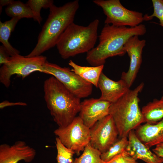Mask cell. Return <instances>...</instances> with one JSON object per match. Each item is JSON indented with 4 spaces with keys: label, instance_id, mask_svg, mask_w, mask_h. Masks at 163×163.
<instances>
[{
    "label": "cell",
    "instance_id": "1",
    "mask_svg": "<svg viewBox=\"0 0 163 163\" xmlns=\"http://www.w3.org/2000/svg\"><path fill=\"white\" fill-rule=\"evenodd\" d=\"M146 32L145 26L142 24L134 27L105 24L99 36V44L87 53L86 60L92 66L104 65L107 58L126 53L124 46L130 38Z\"/></svg>",
    "mask_w": 163,
    "mask_h": 163
},
{
    "label": "cell",
    "instance_id": "2",
    "mask_svg": "<svg viewBox=\"0 0 163 163\" xmlns=\"http://www.w3.org/2000/svg\"><path fill=\"white\" fill-rule=\"evenodd\" d=\"M44 98L47 107L58 127L69 125L79 112L80 98L52 76L43 84Z\"/></svg>",
    "mask_w": 163,
    "mask_h": 163
},
{
    "label": "cell",
    "instance_id": "3",
    "mask_svg": "<svg viewBox=\"0 0 163 163\" xmlns=\"http://www.w3.org/2000/svg\"><path fill=\"white\" fill-rule=\"evenodd\" d=\"M79 7L78 0L59 7L52 5L49 8L48 17L38 35L36 46L25 56L30 57L41 55L56 46L63 33L74 22Z\"/></svg>",
    "mask_w": 163,
    "mask_h": 163
},
{
    "label": "cell",
    "instance_id": "4",
    "mask_svg": "<svg viewBox=\"0 0 163 163\" xmlns=\"http://www.w3.org/2000/svg\"><path fill=\"white\" fill-rule=\"evenodd\" d=\"M144 85L142 82L134 89H129L117 101L110 105L109 114L113 118L120 138L127 137L130 131L135 130L145 123L139 107L138 97Z\"/></svg>",
    "mask_w": 163,
    "mask_h": 163
},
{
    "label": "cell",
    "instance_id": "5",
    "mask_svg": "<svg viewBox=\"0 0 163 163\" xmlns=\"http://www.w3.org/2000/svg\"><path fill=\"white\" fill-rule=\"evenodd\" d=\"M99 21L95 19L88 26L70 24L58 40L56 46L61 57L66 59L87 53L94 47L98 36Z\"/></svg>",
    "mask_w": 163,
    "mask_h": 163
},
{
    "label": "cell",
    "instance_id": "6",
    "mask_svg": "<svg viewBox=\"0 0 163 163\" xmlns=\"http://www.w3.org/2000/svg\"><path fill=\"white\" fill-rule=\"evenodd\" d=\"M47 57L40 55L30 57L20 54L11 57L9 61L0 68V82L6 88L11 85V78L16 75L22 79L33 72H43Z\"/></svg>",
    "mask_w": 163,
    "mask_h": 163
},
{
    "label": "cell",
    "instance_id": "7",
    "mask_svg": "<svg viewBox=\"0 0 163 163\" xmlns=\"http://www.w3.org/2000/svg\"><path fill=\"white\" fill-rule=\"evenodd\" d=\"M93 2L102 8L106 16L105 24L134 27L144 21L142 13L127 9L119 0H94Z\"/></svg>",
    "mask_w": 163,
    "mask_h": 163
},
{
    "label": "cell",
    "instance_id": "8",
    "mask_svg": "<svg viewBox=\"0 0 163 163\" xmlns=\"http://www.w3.org/2000/svg\"><path fill=\"white\" fill-rule=\"evenodd\" d=\"M43 73L55 77L80 99L87 97L92 93L93 85L82 78L68 67H62L47 61L44 66Z\"/></svg>",
    "mask_w": 163,
    "mask_h": 163
},
{
    "label": "cell",
    "instance_id": "9",
    "mask_svg": "<svg viewBox=\"0 0 163 163\" xmlns=\"http://www.w3.org/2000/svg\"><path fill=\"white\" fill-rule=\"evenodd\" d=\"M54 133L64 145L77 155L90 143V129L85 125L79 116L76 117L66 127L58 128Z\"/></svg>",
    "mask_w": 163,
    "mask_h": 163
},
{
    "label": "cell",
    "instance_id": "10",
    "mask_svg": "<svg viewBox=\"0 0 163 163\" xmlns=\"http://www.w3.org/2000/svg\"><path fill=\"white\" fill-rule=\"evenodd\" d=\"M90 144L101 153L106 151L117 140L118 131L112 116L109 114L90 128Z\"/></svg>",
    "mask_w": 163,
    "mask_h": 163
},
{
    "label": "cell",
    "instance_id": "11",
    "mask_svg": "<svg viewBox=\"0 0 163 163\" xmlns=\"http://www.w3.org/2000/svg\"><path fill=\"white\" fill-rule=\"evenodd\" d=\"M138 36L131 37L125 44L123 50L130 58L129 69L123 72L121 79L130 88L133 84L140 68L142 62L143 49L146 44L145 40H140Z\"/></svg>",
    "mask_w": 163,
    "mask_h": 163
},
{
    "label": "cell",
    "instance_id": "12",
    "mask_svg": "<svg viewBox=\"0 0 163 163\" xmlns=\"http://www.w3.org/2000/svg\"><path fill=\"white\" fill-rule=\"evenodd\" d=\"M36 154V150L23 141H17L11 145L2 144L0 145V163H18L21 160L30 163Z\"/></svg>",
    "mask_w": 163,
    "mask_h": 163
},
{
    "label": "cell",
    "instance_id": "13",
    "mask_svg": "<svg viewBox=\"0 0 163 163\" xmlns=\"http://www.w3.org/2000/svg\"><path fill=\"white\" fill-rule=\"evenodd\" d=\"M111 103L99 98H91L81 102L79 116L90 129L97 122L109 114Z\"/></svg>",
    "mask_w": 163,
    "mask_h": 163
},
{
    "label": "cell",
    "instance_id": "14",
    "mask_svg": "<svg viewBox=\"0 0 163 163\" xmlns=\"http://www.w3.org/2000/svg\"><path fill=\"white\" fill-rule=\"evenodd\" d=\"M97 88L101 92L99 98L111 104L117 101L130 89L122 79L113 81L107 77L103 72L98 81Z\"/></svg>",
    "mask_w": 163,
    "mask_h": 163
},
{
    "label": "cell",
    "instance_id": "15",
    "mask_svg": "<svg viewBox=\"0 0 163 163\" xmlns=\"http://www.w3.org/2000/svg\"><path fill=\"white\" fill-rule=\"evenodd\" d=\"M128 143L126 150L136 160L140 159L146 163H163V159L152 152L136 136L134 130L130 131L127 136Z\"/></svg>",
    "mask_w": 163,
    "mask_h": 163
},
{
    "label": "cell",
    "instance_id": "16",
    "mask_svg": "<svg viewBox=\"0 0 163 163\" xmlns=\"http://www.w3.org/2000/svg\"><path fill=\"white\" fill-rule=\"evenodd\" d=\"M139 140L148 147L163 142V119L157 123H145L141 125L135 131Z\"/></svg>",
    "mask_w": 163,
    "mask_h": 163
},
{
    "label": "cell",
    "instance_id": "17",
    "mask_svg": "<svg viewBox=\"0 0 163 163\" xmlns=\"http://www.w3.org/2000/svg\"><path fill=\"white\" fill-rule=\"evenodd\" d=\"M69 65L72 69L71 70L86 81L97 88L98 81L103 72L104 65L95 66H85L79 65L72 60Z\"/></svg>",
    "mask_w": 163,
    "mask_h": 163
},
{
    "label": "cell",
    "instance_id": "18",
    "mask_svg": "<svg viewBox=\"0 0 163 163\" xmlns=\"http://www.w3.org/2000/svg\"><path fill=\"white\" fill-rule=\"evenodd\" d=\"M20 20L12 18L4 22L0 21V41L11 57L20 54V51L13 47L9 42L11 34Z\"/></svg>",
    "mask_w": 163,
    "mask_h": 163
},
{
    "label": "cell",
    "instance_id": "19",
    "mask_svg": "<svg viewBox=\"0 0 163 163\" xmlns=\"http://www.w3.org/2000/svg\"><path fill=\"white\" fill-rule=\"evenodd\" d=\"M141 111L145 123L154 124L160 121L163 119V96L147 103Z\"/></svg>",
    "mask_w": 163,
    "mask_h": 163
},
{
    "label": "cell",
    "instance_id": "20",
    "mask_svg": "<svg viewBox=\"0 0 163 163\" xmlns=\"http://www.w3.org/2000/svg\"><path fill=\"white\" fill-rule=\"evenodd\" d=\"M6 14L12 18L19 19L23 18H33L32 11L27 4L21 1H13L5 9Z\"/></svg>",
    "mask_w": 163,
    "mask_h": 163
},
{
    "label": "cell",
    "instance_id": "21",
    "mask_svg": "<svg viewBox=\"0 0 163 163\" xmlns=\"http://www.w3.org/2000/svg\"><path fill=\"white\" fill-rule=\"evenodd\" d=\"M101 153L92 147L90 143L85 147L82 154L76 158L74 163H104L101 158Z\"/></svg>",
    "mask_w": 163,
    "mask_h": 163
},
{
    "label": "cell",
    "instance_id": "22",
    "mask_svg": "<svg viewBox=\"0 0 163 163\" xmlns=\"http://www.w3.org/2000/svg\"><path fill=\"white\" fill-rule=\"evenodd\" d=\"M128 143L127 137L120 138L113 144L105 152L101 154V158L107 162L125 150Z\"/></svg>",
    "mask_w": 163,
    "mask_h": 163
},
{
    "label": "cell",
    "instance_id": "23",
    "mask_svg": "<svg viewBox=\"0 0 163 163\" xmlns=\"http://www.w3.org/2000/svg\"><path fill=\"white\" fill-rule=\"evenodd\" d=\"M52 0H29L26 3L31 8L33 14V19L40 25L42 18L40 15L42 8H49L53 4Z\"/></svg>",
    "mask_w": 163,
    "mask_h": 163
},
{
    "label": "cell",
    "instance_id": "24",
    "mask_svg": "<svg viewBox=\"0 0 163 163\" xmlns=\"http://www.w3.org/2000/svg\"><path fill=\"white\" fill-rule=\"evenodd\" d=\"M57 149L56 160L57 163H74L73 156L75 152L64 145L56 137L55 139Z\"/></svg>",
    "mask_w": 163,
    "mask_h": 163
},
{
    "label": "cell",
    "instance_id": "25",
    "mask_svg": "<svg viewBox=\"0 0 163 163\" xmlns=\"http://www.w3.org/2000/svg\"><path fill=\"white\" fill-rule=\"evenodd\" d=\"M153 12L151 15H144V21L151 20L155 17L158 19L159 24L163 27V0H152Z\"/></svg>",
    "mask_w": 163,
    "mask_h": 163
},
{
    "label": "cell",
    "instance_id": "26",
    "mask_svg": "<svg viewBox=\"0 0 163 163\" xmlns=\"http://www.w3.org/2000/svg\"><path fill=\"white\" fill-rule=\"evenodd\" d=\"M104 163H138L128 153L126 149L114 157L109 161Z\"/></svg>",
    "mask_w": 163,
    "mask_h": 163
},
{
    "label": "cell",
    "instance_id": "27",
    "mask_svg": "<svg viewBox=\"0 0 163 163\" xmlns=\"http://www.w3.org/2000/svg\"><path fill=\"white\" fill-rule=\"evenodd\" d=\"M11 56L9 55L6 49L3 46H0V65H3L7 63Z\"/></svg>",
    "mask_w": 163,
    "mask_h": 163
},
{
    "label": "cell",
    "instance_id": "28",
    "mask_svg": "<svg viewBox=\"0 0 163 163\" xmlns=\"http://www.w3.org/2000/svg\"><path fill=\"white\" fill-rule=\"evenodd\" d=\"M27 105V104L25 102H13L5 100L3 101L0 103V108L2 109L7 107L15 106H26Z\"/></svg>",
    "mask_w": 163,
    "mask_h": 163
},
{
    "label": "cell",
    "instance_id": "29",
    "mask_svg": "<svg viewBox=\"0 0 163 163\" xmlns=\"http://www.w3.org/2000/svg\"><path fill=\"white\" fill-rule=\"evenodd\" d=\"M155 146L152 149L153 152L158 156L163 159V142Z\"/></svg>",
    "mask_w": 163,
    "mask_h": 163
},
{
    "label": "cell",
    "instance_id": "30",
    "mask_svg": "<svg viewBox=\"0 0 163 163\" xmlns=\"http://www.w3.org/2000/svg\"><path fill=\"white\" fill-rule=\"evenodd\" d=\"M14 0H1L0 1V11H2V7L10 5Z\"/></svg>",
    "mask_w": 163,
    "mask_h": 163
}]
</instances>
